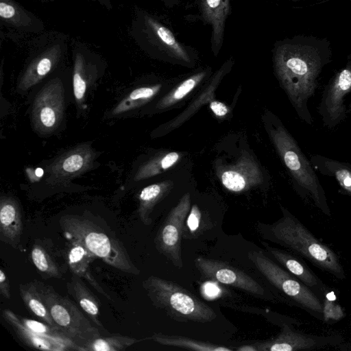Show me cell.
I'll list each match as a JSON object with an SVG mask.
<instances>
[{"instance_id": "33", "label": "cell", "mask_w": 351, "mask_h": 351, "mask_svg": "<svg viewBox=\"0 0 351 351\" xmlns=\"http://www.w3.org/2000/svg\"><path fill=\"white\" fill-rule=\"evenodd\" d=\"M201 213L197 205H193L187 217L186 224L192 233L195 232L199 227Z\"/></svg>"}, {"instance_id": "36", "label": "cell", "mask_w": 351, "mask_h": 351, "mask_svg": "<svg viewBox=\"0 0 351 351\" xmlns=\"http://www.w3.org/2000/svg\"><path fill=\"white\" fill-rule=\"evenodd\" d=\"M210 108L217 117H223L228 112L227 106L220 101H213L210 104Z\"/></svg>"}, {"instance_id": "40", "label": "cell", "mask_w": 351, "mask_h": 351, "mask_svg": "<svg viewBox=\"0 0 351 351\" xmlns=\"http://www.w3.org/2000/svg\"><path fill=\"white\" fill-rule=\"evenodd\" d=\"M94 1H99L101 4L106 5V3L108 2V0H91Z\"/></svg>"}, {"instance_id": "39", "label": "cell", "mask_w": 351, "mask_h": 351, "mask_svg": "<svg viewBox=\"0 0 351 351\" xmlns=\"http://www.w3.org/2000/svg\"><path fill=\"white\" fill-rule=\"evenodd\" d=\"M237 351H258L256 343L243 345L234 349Z\"/></svg>"}, {"instance_id": "23", "label": "cell", "mask_w": 351, "mask_h": 351, "mask_svg": "<svg viewBox=\"0 0 351 351\" xmlns=\"http://www.w3.org/2000/svg\"><path fill=\"white\" fill-rule=\"evenodd\" d=\"M64 254L71 272L86 280L97 292L110 300V297L96 281L90 269V263L97 258L82 243L67 239Z\"/></svg>"}, {"instance_id": "5", "label": "cell", "mask_w": 351, "mask_h": 351, "mask_svg": "<svg viewBox=\"0 0 351 351\" xmlns=\"http://www.w3.org/2000/svg\"><path fill=\"white\" fill-rule=\"evenodd\" d=\"M269 135L301 197L311 201L324 214L330 216L325 191L310 160L304 154L295 139L278 119L273 122Z\"/></svg>"}, {"instance_id": "11", "label": "cell", "mask_w": 351, "mask_h": 351, "mask_svg": "<svg viewBox=\"0 0 351 351\" xmlns=\"http://www.w3.org/2000/svg\"><path fill=\"white\" fill-rule=\"evenodd\" d=\"M351 95V58L335 73L322 91L317 112L324 127L333 129L348 117V98Z\"/></svg>"}, {"instance_id": "12", "label": "cell", "mask_w": 351, "mask_h": 351, "mask_svg": "<svg viewBox=\"0 0 351 351\" xmlns=\"http://www.w3.org/2000/svg\"><path fill=\"white\" fill-rule=\"evenodd\" d=\"M64 110V86L57 77L47 82L34 99L31 114L34 129L41 134L53 132L62 121Z\"/></svg>"}, {"instance_id": "1", "label": "cell", "mask_w": 351, "mask_h": 351, "mask_svg": "<svg viewBox=\"0 0 351 351\" xmlns=\"http://www.w3.org/2000/svg\"><path fill=\"white\" fill-rule=\"evenodd\" d=\"M330 58L328 43L309 36L279 40L272 49L275 75L298 117L309 125H313V118L308 101L315 95L319 75Z\"/></svg>"}, {"instance_id": "41", "label": "cell", "mask_w": 351, "mask_h": 351, "mask_svg": "<svg viewBox=\"0 0 351 351\" xmlns=\"http://www.w3.org/2000/svg\"><path fill=\"white\" fill-rule=\"evenodd\" d=\"M278 1H304V0H278Z\"/></svg>"}, {"instance_id": "3", "label": "cell", "mask_w": 351, "mask_h": 351, "mask_svg": "<svg viewBox=\"0 0 351 351\" xmlns=\"http://www.w3.org/2000/svg\"><path fill=\"white\" fill-rule=\"evenodd\" d=\"M130 34L153 58L189 66L197 60V50L179 39L169 21L143 8H135Z\"/></svg>"}, {"instance_id": "14", "label": "cell", "mask_w": 351, "mask_h": 351, "mask_svg": "<svg viewBox=\"0 0 351 351\" xmlns=\"http://www.w3.org/2000/svg\"><path fill=\"white\" fill-rule=\"evenodd\" d=\"M189 8H193L195 12L185 15L184 19L210 26V49L217 56L223 45L226 21L232 14V0H194Z\"/></svg>"}, {"instance_id": "27", "label": "cell", "mask_w": 351, "mask_h": 351, "mask_svg": "<svg viewBox=\"0 0 351 351\" xmlns=\"http://www.w3.org/2000/svg\"><path fill=\"white\" fill-rule=\"evenodd\" d=\"M43 285L42 282L36 280L20 284L21 297L31 313L50 326L58 328L52 319L46 305Z\"/></svg>"}, {"instance_id": "38", "label": "cell", "mask_w": 351, "mask_h": 351, "mask_svg": "<svg viewBox=\"0 0 351 351\" xmlns=\"http://www.w3.org/2000/svg\"><path fill=\"white\" fill-rule=\"evenodd\" d=\"M167 8H174L178 7L182 0H158Z\"/></svg>"}, {"instance_id": "15", "label": "cell", "mask_w": 351, "mask_h": 351, "mask_svg": "<svg viewBox=\"0 0 351 351\" xmlns=\"http://www.w3.org/2000/svg\"><path fill=\"white\" fill-rule=\"evenodd\" d=\"M73 92L79 106H82L87 90L99 77L103 62L99 56L86 46L75 43L73 49Z\"/></svg>"}, {"instance_id": "31", "label": "cell", "mask_w": 351, "mask_h": 351, "mask_svg": "<svg viewBox=\"0 0 351 351\" xmlns=\"http://www.w3.org/2000/svg\"><path fill=\"white\" fill-rule=\"evenodd\" d=\"M139 341L141 340L119 334L102 335L84 345L82 351H121Z\"/></svg>"}, {"instance_id": "37", "label": "cell", "mask_w": 351, "mask_h": 351, "mask_svg": "<svg viewBox=\"0 0 351 351\" xmlns=\"http://www.w3.org/2000/svg\"><path fill=\"white\" fill-rule=\"evenodd\" d=\"M204 292L208 297H215L219 292L218 287L212 283H206L204 286Z\"/></svg>"}, {"instance_id": "25", "label": "cell", "mask_w": 351, "mask_h": 351, "mask_svg": "<svg viewBox=\"0 0 351 351\" xmlns=\"http://www.w3.org/2000/svg\"><path fill=\"white\" fill-rule=\"evenodd\" d=\"M313 169L320 174L332 177L339 185L341 192L351 197V163L339 161L319 154L310 157Z\"/></svg>"}, {"instance_id": "8", "label": "cell", "mask_w": 351, "mask_h": 351, "mask_svg": "<svg viewBox=\"0 0 351 351\" xmlns=\"http://www.w3.org/2000/svg\"><path fill=\"white\" fill-rule=\"evenodd\" d=\"M248 258L262 275L297 306L317 319H324V306L316 293L280 267L261 251L248 253Z\"/></svg>"}, {"instance_id": "28", "label": "cell", "mask_w": 351, "mask_h": 351, "mask_svg": "<svg viewBox=\"0 0 351 351\" xmlns=\"http://www.w3.org/2000/svg\"><path fill=\"white\" fill-rule=\"evenodd\" d=\"M150 339L164 346L182 348L197 351H232V348L223 345L204 342L183 336L154 333Z\"/></svg>"}, {"instance_id": "9", "label": "cell", "mask_w": 351, "mask_h": 351, "mask_svg": "<svg viewBox=\"0 0 351 351\" xmlns=\"http://www.w3.org/2000/svg\"><path fill=\"white\" fill-rule=\"evenodd\" d=\"M43 291L46 305L54 323L79 346L80 351L84 345L103 335L100 329L90 323L68 296L58 294L51 285L46 284L43 285Z\"/></svg>"}, {"instance_id": "35", "label": "cell", "mask_w": 351, "mask_h": 351, "mask_svg": "<svg viewBox=\"0 0 351 351\" xmlns=\"http://www.w3.org/2000/svg\"><path fill=\"white\" fill-rule=\"evenodd\" d=\"M180 156L177 152H173L160 157L163 170H166L173 166L179 159Z\"/></svg>"}, {"instance_id": "24", "label": "cell", "mask_w": 351, "mask_h": 351, "mask_svg": "<svg viewBox=\"0 0 351 351\" xmlns=\"http://www.w3.org/2000/svg\"><path fill=\"white\" fill-rule=\"evenodd\" d=\"M262 244L280 265L304 285L314 292L318 290L322 293L325 291L324 285L305 263L287 252L273 247L265 242H262Z\"/></svg>"}, {"instance_id": "30", "label": "cell", "mask_w": 351, "mask_h": 351, "mask_svg": "<svg viewBox=\"0 0 351 351\" xmlns=\"http://www.w3.org/2000/svg\"><path fill=\"white\" fill-rule=\"evenodd\" d=\"M160 85L136 88L124 97L112 109L113 115L128 112L141 106L152 98L159 90Z\"/></svg>"}, {"instance_id": "4", "label": "cell", "mask_w": 351, "mask_h": 351, "mask_svg": "<svg viewBox=\"0 0 351 351\" xmlns=\"http://www.w3.org/2000/svg\"><path fill=\"white\" fill-rule=\"evenodd\" d=\"M60 226L66 239L82 243L108 265L125 273L140 274L122 243L87 214L64 215L60 219Z\"/></svg>"}, {"instance_id": "17", "label": "cell", "mask_w": 351, "mask_h": 351, "mask_svg": "<svg viewBox=\"0 0 351 351\" xmlns=\"http://www.w3.org/2000/svg\"><path fill=\"white\" fill-rule=\"evenodd\" d=\"M339 341V337L306 335L285 325L276 337L256 343L258 351H298L315 350Z\"/></svg>"}, {"instance_id": "22", "label": "cell", "mask_w": 351, "mask_h": 351, "mask_svg": "<svg viewBox=\"0 0 351 351\" xmlns=\"http://www.w3.org/2000/svg\"><path fill=\"white\" fill-rule=\"evenodd\" d=\"M220 178L226 189L233 192H241L259 184L262 174L254 161L244 156L224 170Z\"/></svg>"}, {"instance_id": "16", "label": "cell", "mask_w": 351, "mask_h": 351, "mask_svg": "<svg viewBox=\"0 0 351 351\" xmlns=\"http://www.w3.org/2000/svg\"><path fill=\"white\" fill-rule=\"evenodd\" d=\"M195 265L205 277L252 295H264L263 287L250 276L223 262L199 256Z\"/></svg>"}, {"instance_id": "32", "label": "cell", "mask_w": 351, "mask_h": 351, "mask_svg": "<svg viewBox=\"0 0 351 351\" xmlns=\"http://www.w3.org/2000/svg\"><path fill=\"white\" fill-rule=\"evenodd\" d=\"M208 73V69H206L186 79L173 91L164 97L159 102L158 107L167 108L183 99L207 75Z\"/></svg>"}, {"instance_id": "18", "label": "cell", "mask_w": 351, "mask_h": 351, "mask_svg": "<svg viewBox=\"0 0 351 351\" xmlns=\"http://www.w3.org/2000/svg\"><path fill=\"white\" fill-rule=\"evenodd\" d=\"M31 258L44 279L61 278L69 269L63 250H58L49 239L34 241L31 249Z\"/></svg>"}, {"instance_id": "26", "label": "cell", "mask_w": 351, "mask_h": 351, "mask_svg": "<svg viewBox=\"0 0 351 351\" xmlns=\"http://www.w3.org/2000/svg\"><path fill=\"white\" fill-rule=\"evenodd\" d=\"M66 287L69 294L76 301L88 318L103 332H107L99 319V300L82 279L73 274Z\"/></svg>"}, {"instance_id": "10", "label": "cell", "mask_w": 351, "mask_h": 351, "mask_svg": "<svg viewBox=\"0 0 351 351\" xmlns=\"http://www.w3.org/2000/svg\"><path fill=\"white\" fill-rule=\"evenodd\" d=\"M2 317L28 347L49 351H80L79 346L58 328L21 316L8 308L2 311Z\"/></svg>"}, {"instance_id": "42", "label": "cell", "mask_w": 351, "mask_h": 351, "mask_svg": "<svg viewBox=\"0 0 351 351\" xmlns=\"http://www.w3.org/2000/svg\"><path fill=\"white\" fill-rule=\"evenodd\" d=\"M38 1H43V2H49V1H54V0H38Z\"/></svg>"}, {"instance_id": "7", "label": "cell", "mask_w": 351, "mask_h": 351, "mask_svg": "<svg viewBox=\"0 0 351 351\" xmlns=\"http://www.w3.org/2000/svg\"><path fill=\"white\" fill-rule=\"evenodd\" d=\"M68 38L60 32H45L33 41L31 53L17 88L25 91L40 82L56 69L68 51Z\"/></svg>"}, {"instance_id": "19", "label": "cell", "mask_w": 351, "mask_h": 351, "mask_svg": "<svg viewBox=\"0 0 351 351\" xmlns=\"http://www.w3.org/2000/svg\"><path fill=\"white\" fill-rule=\"evenodd\" d=\"M95 154L91 147L82 145L72 148L58 158L49 167L50 178L65 181L86 172L92 165Z\"/></svg>"}, {"instance_id": "6", "label": "cell", "mask_w": 351, "mask_h": 351, "mask_svg": "<svg viewBox=\"0 0 351 351\" xmlns=\"http://www.w3.org/2000/svg\"><path fill=\"white\" fill-rule=\"evenodd\" d=\"M143 287L152 304L175 320L206 323L217 317L210 306L175 282L151 276Z\"/></svg>"}, {"instance_id": "13", "label": "cell", "mask_w": 351, "mask_h": 351, "mask_svg": "<svg viewBox=\"0 0 351 351\" xmlns=\"http://www.w3.org/2000/svg\"><path fill=\"white\" fill-rule=\"evenodd\" d=\"M190 206V194L186 193L171 209L159 228L155 239L158 250L178 268H182L183 265L181 256V237Z\"/></svg>"}, {"instance_id": "2", "label": "cell", "mask_w": 351, "mask_h": 351, "mask_svg": "<svg viewBox=\"0 0 351 351\" xmlns=\"http://www.w3.org/2000/svg\"><path fill=\"white\" fill-rule=\"evenodd\" d=\"M282 217L277 221L259 225L262 237L307 259L337 279H345V271L336 253L321 243L287 209L282 208Z\"/></svg>"}, {"instance_id": "29", "label": "cell", "mask_w": 351, "mask_h": 351, "mask_svg": "<svg viewBox=\"0 0 351 351\" xmlns=\"http://www.w3.org/2000/svg\"><path fill=\"white\" fill-rule=\"evenodd\" d=\"M169 188L167 182L156 183L143 188L138 195V215L145 225H150V215L156 203L164 196Z\"/></svg>"}, {"instance_id": "21", "label": "cell", "mask_w": 351, "mask_h": 351, "mask_svg": "<svg viewBox=\"0 0 351 351\" xmlns=\"http://www.w3.org/2000/svg\"><path fill=\"white\" fill-rule=\"evenodd\" d=\"M1 25L24 33L40 34L44 22L15 0H0Z\"/></svg>"}, {"instance_id": "34", "label": "cell", "mask_w": 351, "mask_h": 351, "mask_svg": "<svg viewBox=\"0 0 351 351\" xmlns=\"http://www.w3.org/2000/svg\"><path fill=\"white\" fill-rule=\"evenodd\" d=\"M0 292L4 298L8 300L11 298L9 279L2 269L0 270Z\"/></svg>"}, {"instance_id": "20", "label": "cell", "mask_w": 351, "mask_h": 351, "mask_svg": "<svg viewBox=\"0 0 351 351\" xmlns=\"http://www.w3.org/2000/svg\"><path fill=\"white\" fill-rule=\"evenodd\" d=\"M23 219L17 200L8 195L0 200V239L14 249L21 250Z\"/></svg>"}]
</instances>
